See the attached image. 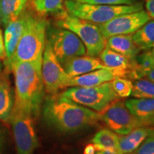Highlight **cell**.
Listing matches in <instances>:
<instances>
[{"label": "cell", "instance_id": "cell-22", "mask_svg": "<svg viewBox=\"0 0 154 154\" xmlns=\"http://www.w3.org/2000/svg\"><path fill=\"white\" fill-rule=\"evenodd\" d=\"M91 142L95 146L96 151L104 149H113L119 151V135L107 128H103L96 133Z\"/></svg>", "mask_w": 154, "mask_h": 154}, {"label": "cell", "instance_id": "cell-17", "mask_svg": "<svg viewBox=\"0 0 154 154\" xmlns=\"http://www.w3.org/2000/svg\"><path fill=\"white\" fill-rule=\"evenodd\" d=\"M14 103V94L5 69L0 74V121H9Z\"/></svg>", "mask_w": 154, "mask_h": 154}, {"label": "cell", "instance_id": "cell-21", "mask_svg": "<svg viewBox=\"0 0 154 154\" xmlns=\"http://www.w3.org/2000/svg\"><path fill=\"white\" fill-rule=\"evenodd\" d=\"M135 45L140 51H149L154 46V19L150 20L132 34Z\"/></svg>", "mask_w": 154, "mask_h": 154}, {"label": "cell", "instance_id": "cell-33", "mask_svg": "<svg viewBox=\"0 0 154 154\" xmlns=\"http://www.w3.org/2000/svg\"><path fill=\"white\" fill-rule=\"evenodd\" d=\"M5 132L3 130L0 128V154H1L2 151L4 144H5Z\"/></svg>", "mask_w": 154, "mask_h": 154}, {"label": "cell", "instance_id": "cell-10", "mask_svg": "<svg viewBox=\"0 0 154 154\" xmlns=\"http://www.w3.org/2000/svg\"><path fill=\"white\" fill-rule=\"evenodd\" d=\"M100 120L110 130L119 135H126L138 127L143 126L127 109L124 101L115 100L101 111Z\"/></svg>", "mask_w": 154, "mask_h": 154}, {"label": "cell", "instance_id": "cell-34", "mask_svg": "<svg viewBox=\"0 0 154 154\" xmlns=\"http://www.w3.org/2000/svg\"><path fill=\"white\" fill-rule=\"evenodd\" d=\"M146 76L149 80L154 83V68L150 69L146 74Z\"/></svg>", "mask_w": 154, "mask_h": 154}, {"label": "cell", "instance_id": "cell-3", "mask_svg": "<svg viewBox=\"0 0 154 154\" xmlns=\"http://www.w3.org/2000/svg\"><path fill=\"white\" fill-rule=\"evenodd\" d=\"M49 23L46 17L29 10L24 30L14 54L4 62L6 70L19 61H42Z\"/></svg>", "mask_w": 154, "mask_h": 154}, {"label": "cell", "instance_id": "cell-12", "mask_svg": "<svg viewBox=\"0 0 154 154\" xmlns=\"http://www.w3.org/2000/svg\"><path fill=\"white\" fill-rule=\"evenodd\" d=\"M129 71L111 68L100 69L93 72L72 77L68 83V87L80 86L90 87L99 86L105 82H111L119 77H128Z\"/></svg>", "mask_w": 154, "mask_h": 154}, {"label": "cell", "instance_id": "cell-25", "mask_svg": "<svg viewBox=\"0 0 154 154\" xmlns=\"http://www.w3.org/2000/svg\"><path fill=\"white\" fill-rule=\"evenodd\" d=\"M137 66L136 71L140 79L146 76L150 69L154 68V46L149 51L139 54L136 57Z\"/></svg>", "mask_w": 154, "mask_h": 154}, {"label": "cell", "instance_id": "cell-15", "mask_svg": "<svg viewBox=\"0 0 154 154\" xmlns=\"http://www.w3.org/2000/svg\"><path fill=\"white\" fill-rule=\"evenodd\" d=\"M125 105L145 127H154V99H131Z\"/></svg>", "mask_w": 154, "mask_h": 154}, {"label": "cell", "instance_id": "cell-31", "mask_svg": "<svg viewBox=\"0 0 154 154\" xmlns=\"http://www.w3.org/2000/svg\"><path fill=\"white\" fill-rule=\"evenodd\" d=\"M96 152V148L93 143L88 144L84 150V154H95Z\"/></svg>", "mask_w": 154, "mask_h": 154}, {"label": "cell", "instance_id": "cell-14", "mask_svg": "<svg viewBox=\"0 0 154 154\" xmlns=\"http://www.w3.org/2000/svg\"><path fill=\"white\" fill-rule=\"evenodd\" d=\"M63 69L72 77L80 76L100 69H106L99 58L88 55L80 56L69 59L62 65Z\"/></svg>", "mask_w": 154, "mask_h": 154}, {"label": "cell", "instance_id": "cell-27", "mask_svg": "<svg viewBox=\"0 0 154 154\" xmlns=\"http://www.w3.org/2000/svg\"><path fill=\"white\" fill-rule=\"evenodd\" d=\"M129 154H154V128L149 133L139 147Z\"/></svg>", "mask_w": 154, "mask_h": 154}, {"label": "cell", "instance_id": "cell-32", "mask_svg": "<svg viewBox=\"0 0 154 154\" xmlns=\"http://www.w3.org/2000/svg\"><path fill=\"white\" fill-rule=\"evenodd\" d=\"M95 154H121L120 152L117 150L113 149H104V150H100L97 151Z\"/></svg>", "mask_w": 154, "mask_h": 154}, {"label": "cell", "instance_id": "cell-5", "mask_svg": "<svg viewBox=\"0 0 154 154\" xmlns=\"http://www.w3.org/2000/svg\"><path fill=\"white\" fill-rule=\"evenodd\" d=\"M63 8L73 16L96 24H101L121 14L142 10L143 5L140 2L131 5H89L73 0H64Z\"/></svg>", "mask_w": 154, "mask_h": 154}, {"label": "cell", "instance_id": "cell-2", "mask_svg": "<svg viewBox=\"0 0 154 154\" xmlns=\"http://www.w3.org/2000/svg\"><path fill=\"white\" fill-rule=\"evenodd\" d=\"M43 116L47 124L62 133H72L95 124L100 113L73 102L60 94L46 99Z\"/></svg>", "mask_w": 154, "mask_h": 154}, {"label": "cell", "instance_id": "cell-18", "mask_svg": "<svg viewBox=\"0 0 154 154\" xmlns=\"http://www.w3.org/2000/svg\"><path fill=\"white\" fill-rule=\"evenodd\" d=\"M153 128L138 127L126 135L119 136V149L121 154H129L139 147Z\"/></svg>", "mask_w": 154, "mask_h": 154}, {"label": "cell", "instance_id": "cell-29", "mask_svg": "<svg viewBox=\"0 0 154 154\" xmlns=\"http://www.w3.org/2000/svg\"><path fill=\"white\" fill-rule=\"evenodd\" d=\"M7 57L5 47V42H4V35L0 29V60L5 61Z\"/></svg>", "mask_w": 154, "mask_h": 154}, {"label": "cell", "instance_id": "cell-20", "mask_svg": "<svg viewBox=\"0 0 154 154\" xmlns=\"http://www.w3.org/2000/svg\"><path fill=\"white\" fill-rule=\"evenodd\" d=\"M99 57L101 62L109 68L123 69L129 71L130 72L137 66L136 62L129 60L125 56L116 52L106 47L101 51Z\"/></svg>", "mask_w": 154, "mask_h": 154}, {"label": "cell", "instance_id": "cell-36", "mask_svg": "<svg viewBox=\"0 0 154 154\" xmlns=\"http://www.w3.org/2000/svg\"><path fill=\"white\" fill-rule=\"evenodd\" d=\"M146 1H147V0H146Z\"/></svg>", "mask_w": 154, "mask_h": 154}, {"label": "cell", "instance_id": "cell-16", "mask_svg": "<svg viewBox=\"0 0 154 154\" xmlns=\"http://www.w3.org/2000/svg\"><path fill=\"white\" fill-rule=\"evenodd\" d=\"M106 47L125 56L134 62H136V57L140 51L133 41L132 34H119L110 36L106 39Z\"/></svg>", "mask_w": 154, "mask_h": 154}, {"label": "cell", "instance_id": "cell-6", "mask_svg": "<svg viewBox=\"0 0 154 154\" xmlns=\"http://www.w3.org/2000/svg\"><path fill=\"white\" fill-rule=\"evenodd\" d=\"M60 95L81 106L99 112L119 98L110 82L90 87L72 86Z\"/></svg>", "mask_w": 154, "mask_h": 154}, {"label": "cell", "instance_id": "cell-35", "mask_svg": "<svg viewBox=\"0 0 154 154\" xmlns=\"http://www.w3.org/2000/svg\"><path fill=\"white\" fill-rule=\"evenodd\" d=\"M2 72V63L1 62V60H0V74Z\"/></svg>", "mask_w": 154, "mask_h": 154}, {"label": "cell", "instance_id": "cell-30", "mask_svg": "<svg viewBox=\"0 0 154 154\" xmlns=\"http://www.w3.org/2000/svg\"><path fill=\"white\" fill-rule=\"evenodd\" d=\"M146 11L151 17V19H154V0H147L146 2Z\"/></svg>", "mask_w": 154, "mask_h": 154}, {"label": "cell", "instance_id": "cell-11", "mask_svg": "<svg viewBox=\"0 0 154 154\" xmlns=\"http://www.w3.org/2000/svg\"><path fill=\"white\" fill-rule=\"evenodd\" d=\"M151 20L147 11L143 10L121 14L104 23L98 24L106 38L119 34H133L142 26Z\"/></svg>", "mask_w": 154, "mask_h": 154}, {"label": "cell", "instance_id": "cell-9", "mask_svg": "<svg viewBox=\"0 0 154 154\" xmlns=\"http://www.w3.org/2000/svg\"><path fill=\"white\" fill-rule=\"evenodd\" d=\"M42 76L44 90L50 95L57 94L61 88L68 87V83L72 78L57 60L47 40L42 57Z\"/></svg>", "mask_w": 154, "mask_h": 154}, {"label": "cell", "instance_id": "cell-19", "mask_svg": "<svg viewBox=\"0 0 154 154\" xmlns=\"http://www.w3.org/2000/svg\"><path fill=\"white\" fill-rule=\"evenodd\" d=\"M29 0H0V24L6 25L26 10Z\"/></svg>", "mask_w": 154, "mask_h": 154}, {"label": "cell", "instance_id": "cell-23", "mask_svg": "<svg viewBox=\"0 0 154 154\" xmlns=\"http://www.w3.org/2000/svg\"><path fill=\"white\" fill-rule=\"evenodd\" d=\"M34 12L41 17L55 15L63 10L64 0H29Z\"/></svg>", "mask_w": 154, "mask_h": 154}, {"label": "cell", "instance_id": "cell-8", "mask_svg": "<svg viewBox=\"0 0 154 154\" xmlns=\"http://www.w3.org/2000/svg\"><path fill=\"white\" fill-rule=\"evenodd\" d=\"M34 119L22 113H11L9 121L12 128L17 154H34L38 140L34 127Z\"/></svg>", "mask_w": 154, "mask_h": 154}, {"label": "cell", "instance_id": "cell-28", "mask_svg": "<svg viewBox=\"0 0 154 154\" xmlns=\"http://www.w3.org/2000/svg\"><path fill=\"white\" fill-rule=\"evenodd\" d=\"M81 3L89 5H131L136 2V0H73Z\"/></svg>", "mask_w": 154, "mask_h": 154}, {"label": "cell", "instance_id": "cell-13", "mask_svg": "<svg viewBox=\"0 0 154 154\" xmlns=\"http://www.w3.org/2000/svg\"><path fill=\"white\" fill-rule=\"evenodd\" d=\"M28 11V9H26L20 16L14 20L11 21L5 26V33L3 35L7 57L4 62L9 60L14 54L26 26Z\"/></svg>", "mask_w": 154, "mask_h": 154}, {"label": "cell", "instance_id": "cell-26", "mask_svg": "<svg viewBox=\"0 0 154 154\" xmlns=\"http://www.w3.org/2000/svg\"><path fill=\"white\" fill-rule=\"evenodd\" d=\"M111 85L119 97L127 98L131 94L133 84L130 80L119 77L112 80Z\"/></svg>", "mask_w": 154, "mask_h": 154}, {"label": "cell", "instance_id": "cell-1", "mask_svg": "<svg viewBox=\"0 0 154 154\" xmlns=\"http://www.w3.org/2000/svg\"><path fill=\"white\" fill-rule=\"evenodd\" d=\"M42 61H19L8 70L14 76V103L11 113H22L37 118L44 98L42 76Z\"/></svg>", "mask_w": 154, "mask_h": 154}, {"label": "cell", "instance_id": "cell-24", "mask_svg": "<svg viewBox=\"0 0 154 154\" xmlns=\"http://www.w3.org/2000/svg\"><path fill=\"white\" fill-rule=\"evenodd\" d=\"M132 96L137 99H154V83L146 79H139L133 84Z\"/></svg>", "mask_w": 154, "mask_h": 154}, {"label": "cell", "instance_id": "cell-7", "mask_svg": "<svg viewBox=\"0 0 154 154\" xmlns=\"http://www.w3.org/2000/svg\"><path fill=\"white\" fill-rule=\"evenodd\" d=\"M47 40L61 65L72 58L86 54L85 46L82 40L66 29L48 26Z\"/></svg>", "mask_w": 154, "mask_h": 154}, {"label": "cell", "instance_id": "cell-4", "mask_svg": "<svg viewBox=\"0 0 154 154\" xmlns=\"http://www.w3.org/2000/svg\"><path fill=\"white\" fill-rule=\"evenodd\" d=\"M54 17L56 26L74 32L82 40L85 46L86 55L98 57L105 49L106 38L103 36L98 24L73 16L64 9Z\"/></svg>", "mask_w": 154, "mask_h": 154}]
</instances>
